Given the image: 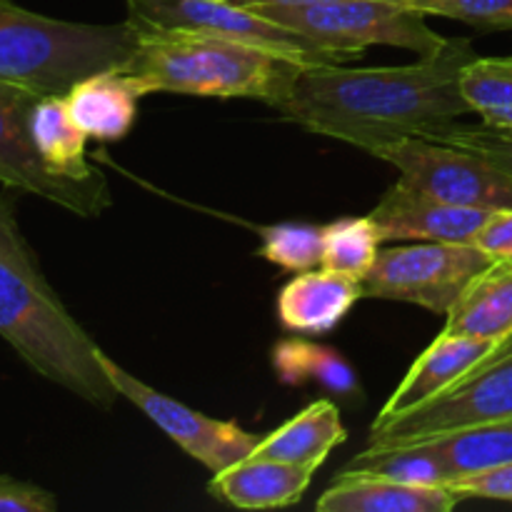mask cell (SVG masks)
I'll return each instance as SVG.
<instances>
[{
	"instance_id": "9a60e30c",
	"label": "cell",
	"mask_w": 512,
	"mask_h": 512,
	"mask_svg": "<svg viewBox=\"0 0 512 512\" xmlns=\"http://www.w3.org/2000/svg\"><path fill=\"white\" fill-rule=\"evenodd\" d=\"M463 500L450 485H408L343 470L318 498L320 512H450Z\"/></svg>"
},
{
	"instance_id": "f546056e",
	"label": "cell",
	"mask_w": 512,
	"mask_h": 512,
	"mask_svg": "<svg viewBox=\"0 0 512 512\" xmlns=\"http://www.w3.org/2000/svg\"><path fill=\"white\" fill-rule=\"evenodd\" d=\"M450 488L458 493L460 500L480 498V500H508L512 503V463L500 468L483 470V473L458 478L450 483Z\"/></svg>"
},
{
	"instance_id": "ac0fdd59",
	"label": "cell",
	"mask_w": 512,
	"mask_h": 512,
	"mask_svg": "<svg viewBox=\"0 0 512 512\" xmlns=\"http://www.w3.org/2000/svg\"><path fill=\"white\" fill-rule=\"evenodd\" d=\"M345 438H348V430L340 418L338 405L333 400H315L278 430L260 438L250 455L320 468L330 450L343 443Z\"/></svg>"
},
{
	"instance_id": "f1b7e54d",
	"label": "cell",
	"mask_w": 512,
	"mask_h": 512,
	"mask_svg": "<svg viewBox=\"0 0 512 512\" xmlns=\"http://www.w3.org/2000/svg\"><path fill=\"white\" fill-rule=\"evenodd\" d=\"M58 500L50 490L0 475V512H55Z\"/></svg>"
},
{
	"instance_id": "3957f363",
	"label": "cell",
	"mask_w": 512,
	"mask_h": 512,
	"mask_svg": "<svg viewBox=\"0 0 512 512\" xmlns=\"http://www.w3.org/2000/svg\"><path fill=\"white\" fill-rule=\"evenodd\" d=\"M138 33V48L115 70L133 85L140 98L150 93L253 98L275 108L303 68L223 35L195 30Z\"/></svg>"
},
{
	"instance_id": "4fadbf2b",
	"label": "cell",
	"mask_w": 512,
	"mask_h": 512,
	"mask_svg": "<svg viewBox=\"0 0 512 512\" xmlns=\"http://www.w3.org/2000/svg\"><path fill=\"white\" fill-rule=\"evenodd\" d=\"M500 345H503V340L495 343V340L468 338V335L443 330L420 353V358L415 360L413 368L408 370L403 383L395 388V393L390 395V400L383 405L375 420L395 418V415L430 403L440 393L453 388L465 375L473 373L478 365H483L490 355H495Z\"/></svg>"
},
{
	"instance_id": "d6986e66",
	"label": "cell",
	"mask_w": 512,
	"mask_h": 512,
	"mask_svg": "<svg viewBox=\"0 0 512 512\" xmlns=\"http://www.w3.org/2000/svg\"><path fill=\"white\" fill-rule=\"evenodd\" d=\"M448 333L480 340L512 335V263H493L463 290L448 313Z\"/></svg>"
},
{
	"instance_id": "ba28073f",
	"label": "cell",
	"mask_w": 512,
	"mask_h": 512,
	"mask_svg": "<svg viewBox=\"0 0 512 512\" xmlns=\"http://www.w3.org/2000/svg\"><path fill=\"white\" fill-rule=\"evenodd\" d=\"M512 420V335L495 355L420 408L373 420L370 445L418 443L473 425Z\"/></svg>"
},
{
	"instance_id": "2e32d148",
	"label": "cell",
	"mask_w": 512,
	"mask_h": 512,
	"mask_svg": "<svg viewBox=\"0 0 512 512\" xmlns=\"http://www.w3.org/2000/svg\"><path fill=\"white\" fill-rule=\"evenodd\" d=\"M318 473L315 465H295L248 455L240 463L213 473V498L240 510H273L298 505Z\"/></svg>"
},
{
	"instance_id": "ffe728a7",
	"label": "cell",
	"mask_w": 512,
	"mask_h": 512,
	"mask_svg": "<svg viewBox=\"0 0 512 512\" xmlns=\"http://www.w3.org/2000/svg\"><path fill=\"white\" fill-rule=\"evenodd\" d=\"M30 135L53 173L68 178H90L98 173V168L88 163V135L70 115L65 95H40L30 113Z\"/></svg>"
},
{
	"instance_id": "484cf974",
	"label": "cell",
	"mask_w": 512,
	"mask_h": 512,
	"mask_svg": "<svg viewBox=\"0 0 512 512\" xmlns=\"http://www.w3.org/2000/svg\"><path fill=\"white\" fill-rule=\"evenodd\" d=\"M275 370L288 383H305L308 378L320 380L328 388L348 393L355 388L353 370L333 353L305 343H280L273 355Z\"/></svg>"
},
{
	"instance_id": "5b68a950",
	"label": "cell",
	"mask_w": 512,
	"mask_h": 512,
	"mask_svg": "<svg viewBox=\"0 0 512 512\" xmlns=\"http://www.w3.org/2000/svg\"><path fill=\"white\" fill-rule=\"evenodd\" d=\"M250 10L308 35L315 43L340 50L350 60L360 58L368 45H395L428 55L448 40L425 23V13L403 0H318L303 5H258Z\"/></svg>"
},
{
	"instance_id": "83f0119b",
	"label": "cell",
	"mask_w": 512,
	"mask_h": 512,
	"mask_svg": "<svg viewBox=\"0 0 512 512\" xmlns=\"http://www.w3.org/2000/svg\"><path fill=\"white\" fill-rule=\"evenodd\" d=\"M430 138L440 140V143L458 145V148L475 150V153H483L485 158H490L505 173L512 175V135L493 128V125H460L455 120V123L445 125L435 135H430Z\"/></svg>"
},
{
	"instance_id": "30bf717a",
	"label": "cell",
	"mask_w": 512,
	"mask_h": 512,
	"mask_svg": "<svg viewBox=\"0 0 512 512\" xmlns=\"http://www.w3.org/2000/svg\"><path fill=\"white\" fill-rule=\"evenodd\" d=\"M38 98L33 90L0 83V185L38 195L80 218H98L113 203L108 178L100 170L90 178H68L43 163L30 135Z\"/></svg>"
},
{
	"instance_id": "7a4b0ae2",
	"label": "cell",
	"mask_w": 512,
	"mask_h": 512,
	"mask_svg": "<svg viewBox=\"0 0 512 512\" xmlns=\"http://www.w3.org/2000/svg\"><path fill=\"white\" fill-rule=\"evenodd\" d=\"M0 338L35 373L85 403L110 410L120 398L100 363V345L45 280L8 193H0Z\"/></svg>"
},
{
	"instance_id": "44dd1931",
	"label": "cell",
	"mask_w": 512,
	"mask_h": 512,
	"mask_svg": "<svg viewBox=\"0 0 512 512\" xmlns=\"http://www.w3.org/2000/svg\"><path fill=\"white\" fill-rule=\"evenodd\" d=\"M343 470L380 475L408 485H450V470L440 450L428 440L418 443L368 445Z\"/></svg>"
},
{
	"instance_id": "7c38bea8",
	"label": "cell",
	"mask_w": 512,
	"mask_h": 512,
	"mask_svg": "<svg viewBox=\"0 0 512 512\" xmlns=\"http://www.w3.org/2000/svg\"><path fill=\"white\" fill-rule=\"evenodd\" d=\"M490 215L493 210L443 203L398 180L380 198L370 218L378 225L383 243H400V240L475 243Z\"/></svg>"
},
{
	"instance_id": "cb8c5ba5",
	"label": "cell",
	"mask_w": 512,
	"mask_h": 512,
	"mask_svg": "<svg viewBox=\"0 0 512 512\" xmlns=\"http://www.w3.org/2000/svg\"><path fill=\"white\" fill-rule=\"evenodd\" d=\"M378 225L370 215L365 218H340L325 225L323 268L343 273L363 283L380 253Z\"/></svg>"
},
{
	"instance_id": "d4e9b609",
	"label": "cell",
	"mask_w": 512,
	"mask_h": 512,
	"mask_svg": "<svg viewBox=\"0 0 512 512\" xmlns=\"http://www.w3.org/2000/svg\"><path fill=\"white\" fill-rule=\"evenodd\" d=\"M325 228L310 223H278L260 230V258L290 273H305L323 265Z\"/></svg>"
},
{
	"instance_id": "8fae6325",
	"label": "cell",
	"mask_w": 512,
	"mask_h": 512,
	"mask_svg": "<svg viewBox=\"0 0 512 512\" xmlns=\"http://www.w3.org/2000/svg\"><path fill=\"white\" fill-rule=\"evenodd\" d=\"M100 363L120 398L135 405L150 423L158 425L175 445H180L190 458L205 465L210 473H220V470L240 463L260 443L258 435L248 433L240 425L208 418V415L168 398L160 390L150 388L148 383L135 378L105 353L100 355Z\"/></svg>"
},
{
	"instance_id": "e0dca14e",
	"label": "cell",
	"mask_w": 512,
	"mask_h": 512,
	"mask_svg": "<svg viewBox=\"0 0 512 512\" xmlns=\"http://www.w3.org/2000/svg\"><path fill=\"white\" fill-rule=\"evenodd\" d=\"M138 98L133 85L118 70H105L75 83L65 95V103L88 138L115 143L133 128L138 118Z\"/></svg>"
},
{
	"instance_id": "52a82bcc",
	"label": "cell",
	"mask_w": 512,
	"mask_h": 512,
	"mask_svg": "<svg viewBox=\"0 0 512 512\" xmlns=\"http://www.w3.org/2000/svg\"><path fill=\"white\" fill-rule=\"evenodd\" d=\"M128 20L138 30H195L223 35L280 55L303 68L340 65L350 60L340 50L268 20L230 0H128Z\"/></svg>"
},
{
	"instance_id": "1f68e13d",
	"label": "cell",
	"mask_w": 512,
	"mask_h": 512,
	"mask_svg": "<svg viewBox=\"0 0 512 512\" xmlns=\"http://www.w3.org/2000/svg\"><path fill=\"white\" fill-rule=\"evenodd\" d=\"M243 8H258V5H303V3H318V0H230Z\"/></svg>"
},
{
	"instance_id": "4dcf8cb0",
	"label": "cell",
	"mask_w": 512,
	"mask_h": 512,
	"mask_svg": "<svg viewBox=\"0 0 512 512\" xmlns=\"http://www.w3.org/2000/svg\"><path fill=\"white\" fill-rule=\"evenodd\" d=\"M475 245L485 250L495 263H512V208L493 210L475 238Z\"/></svg>"
},
{
	"instance_id": "603a6c76",
	"label": "cell",
	"mask_w": 512,
	"mask_h": 512,
	"mask_svg": "<svg viewBox=\"0 0 512 512\" xmlns=\"http://www.w3.org/2000/svg\"><path fill=\"white\" fill-rule=\"evenodd\" d=\"M460 93L485 125L512 128V58H473L460 75Z\"/></svg>"
},
{
	"instance_id": "277c9868",
	"label": "cell",
	"mask_w": 512,
	"mask_h": 512,
	"mask_svg": "<svg viewBox=\"0 0 512 512\" xmlns=\"http://www.w3.org/2000/svg\"><path fill=\"white\" fill-rule=\"evenodd\" d=\"M130 20L118 25L68 23L0 0V83L38 95H68L75 83L115 70L138 48Z\"/></svg>"
},
{
	"instance_id": "7402d4cb",
	"label": "cell",
	"mask_w": 512,
	"mask_h": 512,
	"mask_svg": "<svg viewBox=\"0 0 512 512\" xmlns=\"http://www.w3.org/2000/svg\"><path fill=\"white\" fill-rule=\"evenodd\" d=\"M428 443L440 450L448 463L450 478H468V475L512 463V420L453 430V433L430 438Z\"/></svg>"
},
{
	"instance_id": "5bb4252c",
	"label": "cell",
	"mask_w": 512,
	"mask_h": 512,
	"mask_svg": "<svg viewBox=\"0 0 512 512\" xmlns=\"http://www.w3.org/2000/svg\"><path fill=\"white\" fill-rule=\"evenodd\" d=\"M363 298V283L320 265L305 270L278 293V320L298 335H325L338 328L353 305Z\"/></svg>"
},
{
	"instance_id": "6da1fadb",
	"label": "cell",
	"mask_w": 512,
	"mask_h": 512,
	"mask_svg": "<svg viewBox=\"0 0 512 512\" xmlns=\"http://www.w3.org/2000/svg\"><path fill=\"white\" fill-rule=\"evenodd\" d=\"M473 58L478 53L468 38H448L410 65L300 68L275 108L313 133L373 155L395 140L430 138L473 113L460 93V75Z\"/></svg>"
},
{
	"instance_id": "d6a6232c",
	"label": "cell",
	"mask_w": 512,
	"mask_h": 512,
	"mask_svg": "<svg viewBox=\"0 0 512 512\" xmlns=\"http://www.w3.org/2000/svg\"><path fill=\"white\" fill-rule=\"evenodd\" d=\"M508 130H510V128H508Z\"/></svg>"
},
{
	"instance_id": "9c48e42d",
	"label": "cell",
	"mask_w": 512,
	"mask_h": 512,
	"mask_svg": "<svg viewBox=\"0 0 512 512\" xmlns=\"http://www.w3.org/2000/svg\"><path fill=\"white\" fill-rule=\"evenodd\" d=\"M373 155L395 165L405 185L443 203L512 208V175L483 153L415 135L383 145Z\"/></svg>"
},
{
	"instance_id": "4316f807",
	"label": "cell",
	"mask_w": 512,
	"mask_h": 512,
	"mask_svg": "<svg viewBox=\"0 0 512 512\" xmlns=\"http://www.w3.org/2000/svg\"><path fill=\"white\" fill-rule=\"evenodd\" d=\"M425 15H440L475 28L512 30V0H403Z\"/></svg>"
},
{
	"instance_id": "8992f818",
	"label": "cell",
	"mask_w": 512,
	"mask_h": 512,
	"mask_svg": "<svg viewBox=\"0 0 512 512\" xmlns=\"http://www.w3.org/2000/svg\"><path fill=\"white\" fill-rule=\"evenodd\" d=\"M475 243L415 240L378 253L363 280V298L413 303L430 313L448 315L463 290L493 265Z\"/></svg>"
}]
</instances>
